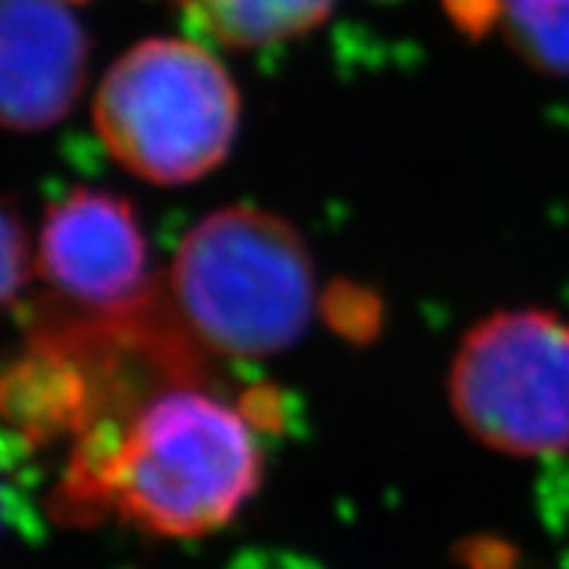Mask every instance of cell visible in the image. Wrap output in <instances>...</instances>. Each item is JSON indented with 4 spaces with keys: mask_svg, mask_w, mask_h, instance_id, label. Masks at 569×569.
<instances>
[{
    "mask_svg": "<svg viewBox=\"0 0 569 569\" xmlns=\"http://www.w3.org/2000/svg\"><path fill=\"white\" fill-rule=\"evenodd\" d=\"M90 41L67 0H0V128L36 133L79 101Z\"/></svg>",
    "mask_w": 569,
    "mask_h": 569,
    "instance_id": "8992f818",
    "label": "cell"
},
{
    "mask_svg": "<svg viewBox=\"0 0 569 569\" xmlns=\"http://www.w3.org/2000/svg\"><path fill=\"white\" fill-rule=\"evenodd\" d=\"M451 408L477 442L509 457L569 448V321L547 310H503L457 347Z\"/></svg>",
    "mask_w": 569,
    "mask_h": 569,
    "instance_id": "277c9868",
    "label": "cell"
},
{
    "mask_svg": "<svg viewBox=\"0 0 569 569\" xmlns=\"http://www.w3.org/2000/svg\"><path fill=\"white\" fill-rule=\"evenodd\" d=\"M36 272L27 226L9 206L0 202V307L21 296L29 274Z\"/></svg>",
    "mask_w": 569,
    "mask_h": 569,
    "instance_id": "9c48e42d",
    "label": "cell"
},
{
    "mask_svg": "<svg viewBox=\"0 0 569 569\" xmlns=\"http://www.w3.org/2000/svg\"><path fill=\"white\" fill-rule=\"evenodd\" d=\"M186 21L223 47L254 50L292 41L327 21L336 0H171Z\"/></svg>",
    "mask_w": 569,
    "mask_h": 569,
    "instance_id": "52a82bcc",
    "label": "cell"
},
{
    "mask_svg": "<svg viewBox=\"0 0 569 569\" xmlns=\"http://www.w3.org/2000/svg\"><path fill=\"white\" fill-rule=\"evenodd\" d=\"M451 14L475 32L498 27L527 64L569 79V0H451Z\"/></svg>",
    "mask_w": 569,
    "mask_h": 569,
    "instance_id": "ba28073f",
    "label": "cell"
},
{
    "mask_svg": "<svg viewBox=\"0 0 569 569\" xmlns=\"http://www.w3.org/2000/svg\"><path fill=\"white\" fill-rule=\"evenodd\" d=\"M36 272L52 296L93 325H142L159 316L151 249L137 211L101 188H72L43 217Z\"/></svg>",
    "mask_w": 569,
    "mask_h": 569,
    "instance_id": "5b68a950",
    "label": "cell"
},
{
    "mask_svg": "<svg viewBox=\"0 0 569 569\" xmlns=\"http://www.w3.org/2000/svg\"><path fill=\"white\" fill-rule=\"evenodd\" d=\"M171 303L182 330L231 359L287 350L310 327L316 267L283 217L226 206L191 226L171 263Z\"/></svg>",
    "mask_w": 569,
    "mask_h": 569,
    "instance_id": "7a4b0ae2",
    "label": "cell"
},
{
    "mask_svg": "<svg viewBox=\"0 0 569 569\" xmlns=\"http://www.w3.org/2000/svg\"><path fill=\"white\" fill-rule=\"evenodd\" d=\"M93 122L124 171L153 186H186L229 157L240 124L238 84L209 47L148 38L101 79Z\"/></svg>",
    "mask_w": 569,
    "mask_h": 569,
    "instance_id": "3957f363",
    "label": "cell"
},
{
    "mask_svg": "<svg viewBox=\"0 0 569 569\" xmlns=\"http://www.w3.org/2000/svg\"><path fill=\"white\" fill-rule=\"evenodd\" d=\"M260 477L252 419L177 376L122 417L79 433L58 512L70 520L113 512L159 538H202L243 509Z\"/></svg>",
    "mask_w": 569,
    "mask_h": 569,
    "instance_id": "6da1fadb",
    "label": "cell"
}]
</instances>
